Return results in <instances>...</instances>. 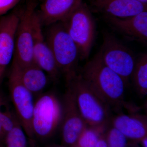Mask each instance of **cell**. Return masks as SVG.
<instances>
[{"instance_id": "cell-1", "label": "cell", "mask_w": 147, "mask_h": 147, "mask_svg": "<svg viewBox=\"0 0 147 147\" xmlns=\"http://www.w3.org/2000/svg\"><path fill=\"white\" fill-rule=\"evenodd\" d=\"M96 94L111 108L135 110L124 100L126 84L122 78L103 63L97 53L79 73Z\"/></svg>"}, {"instance_id": "cell-2", "label": "cell", "mask_w": 147, "mask_h": 147, "mask_svg": "<svg viewBox=\"0 0 147 147\" xmlns=\"http://www.w3.org/2000/svg\"><path fill=\"white\" fill-rule=\"evenodd\" d=\"M73 92L83 119L88 126L104 132L110 125V108L82 78L78 72L66 82Z\"/></svg>"}, {"instance_id": "cell-3", "label": "cell", "mask_w": 147, "mask_h": 147, "mask_svg": "<svg viewBox=\"0 0 147 147\" xmlns=\"http://www.w3.org/2000/svg\"><path fill=\"white\" fill-rule=\"evenodd\" d=\"M51 26L46 40L58 68L67 82L78 73L79 50L61 22Z\"/></svg>"}, {"instance_id": "cell-4", "label": "cell", "mask_w": 147, "mask_h": 147, "mask_svg": "<svg viewBox=\"0 0 147 147\" xmlns=\"http://www.w3.org/2000/svg\"><path fill=\"white\" fill-rule=\"evenodd\" d=\"M79 50L80 59H88L96 36L95 22L88 7L83 2L62 22Z\"/></svg>"}, {"instance_id": "cell-5", "label": "cell", "mask_w": 147, "mask_h": 147, "mask_svg": "<svg viewBox=\"0 0 147 147\" xmlns=\"http://www.w3.org/2000/svg\"><path fill=\"white\" fill-rule=\"evenodd\" d=\"M62 105L53 92L40 94L34 102L32 120L34 137L39 139L49 138L60 125Z\"/></svg>"}, {"instance_id": "cell-6", "label": "cell", "mask_w": 147, "mask_h": 147, "mask_svg": "<svg viewBox=\"0 0 147 147\" xmlns=\"http://www.w3.org/2000/svg\"><path fill=\"white\" fill-rule=\"evenodd\" d=\"M98 53L103 63L120 76L127 85L136 63L132 51L114 35L105 32Z\"/></svg>"}, {"instance_id": "cell-7", "label": "cell", "mask_w": 147, "mask_h": 147, "mask_svg": "<svg viewBox=\"0 0 147 147\" xmlns=\"http://www.w3.org/2000/svg\"><path fill=\"white\" fill-rule=\"evenodd\" d=\"M36 2L31 0L19 13L15 35V47L12 65L24 67L35 63L33 57L34 19L36 13Z\"/></svg>"}, {"instance_id": "cell-8", "label": "cell", "mask_w": 147, "mask_h": 147, "mask_svg": "<svg viewBox=\"0 0 147 147\" xmlns=\"http://www.w3.org/2000/svg\"><path fill=\"white\" fill-rule=\"evenodd\" d=\"M8 86L17 118L26 135L33 139L32 120L35 102L34 95L22 84L17 69L12 65L9 77Z\"/></svg>"}, {"instance_id": "cell-9", "label": "cell", "mask_w": 147, "mask_h": 147, "mask_svg": "<svg viewBox=\"0 0 147 147\" xmlns=\"http://www.w3.org/2000/svg\"><path fill=\"white\" fill-rule=\"evenodd\" d=\"M61 105L60 124L63 142L64 144L72 147L88 126L80 114L73 92L68 86H67Z\"/></svg>"}, {"instance_id": "cell-10", "label": "cell", "mask_w": 147, "mask_h": 147, "mask_svg": "<svg viewBox=\"0 0 147 147\" xmlns=\"http://www.w3.org/2000/svg\"><path fill=\"white\" fill-rule=\"evenodd\" d=\"M42 26L38 13L36 12L34 19V61L54 82H57L61 73L50 46L43 36Z\"/></svg>"}, {"instance_id": "cell-11", "label": "cell", "mask_w": 147, "mask_h": 147, "mask_svg": "<svg viewBox=\"0 0 147 147\" xmlns=\"http://www.w3.org/2000/svg\"><path fill=\"white\" fill-rule=\"evenodd\" d=\"M104 18L112 29L127 39L147 44V11L128 18L106 16Z\"/></svg>"}, {"instance_id": "cell-12", "label": "cell", "mask_w": 147, "mask_h": 147, "mask_svg": "<svg viewBox=\"0 0 147 147\" xmlns=\"http://www.w3.org/2000/svg\"><path fill=\"white\" fill-rule=\"evenodd\" d=\"M19 13H12L0 18V81L14 56L15 35Z\"/></svg>"}, {"instance_id": "cell-13", "label": "cell", "mask_w": 147, "mask_h": 147, "mask_svg": "<svg viewBox=\"0 0 147 147\" xmlns=\"http://www.w3.org/2000/svg\"><path fill=\"white\" fill-rule=\"evenodd\" d=\"M92 5L104 16L123 18L147 11V4L136 0H91Z\"/></svg>"}, {"instance_id": "cell-14", "label": "cell", "mask_w": 147, "mask_h": 147, "mask_svg": "<svg viewBox=\"0 0 147 147\" xmlns=\"http://www.w3.org/2000/svg\"><path fill=\"white\" fill-rule=\"evenodd\" d=\"M84 0H45L38 13L42 25L63 22Z\"/></svg>"}, {"instance_id": "cell-15", "label": "cell", "mask_w": 147, "mask_h": 147, "mask_svg": "<svg viewBox=\"0 0 147 147\" xmlns=\"http://www.w3.org/2000/svg\"><path fill=\"white\" fill-rule=\"evenodd\" d=\"M110 125L118 129L128 139L141 141L147 137V121L145 116L119 114L111 117Z\"/></svg>"}, {"instance_id": "cell-16", "label": "cell", "mask_w": 147, "mask_h": 147, "mask_svg": "<svg viewBox=\"0 0 147 147\" xmlns=\"http://www.w3.org/2000/svg\"><path fill=\"white\" fill-rule=\"evenodd\" d=\"M18 71L22 84L33 94H40L48 83V76L35 63L24 67L12 65Z\"/></svg>"}, {"instance_id": "cell-17", "label": "cell", "mask_w": 147, "mask_h": 147, "mask_svg": "<svg viewBox=\"0 0 147 147\" xmlns=\"http://www.w3.org/2000/svg\"><path fill=\"white\" fill-rule=\"evenodd\" d=\"M131 79L137 93L142 97L147 94V54L144 53L136 59Z\"/></svg>"}, {"instance_id": "cell-18", "label": "cell", "mask_w": 147, "mask_h": 147, "mask_svg": "<svg viewBox=\"0 0 147 147\" xmlns=\"http://www.w3.org/2000/svg\"><path fill=\"white\" fill-rule=\"evenodd\" d=\"M6 147H28L26 134L18 121L13 128L5 134Z\"/></svg>"}, {"instance_id": "cell-19", "label": "cell", "mask_w": 147, "mask_h": 147, "mask_svg": "<svg viewBox=\"0 0 147 147\" xmlns=\"http://www.w3.org/2000/svg\"><path fill=\"white\" fill-rule=\"evenodd\" d=\"M104 132L97 129L87 126L83 130L72 147H95Z\"/></svg>"}, {"instance_id": "cell-20", "label": "cell", "mask_w": 147, "mask_h": 147, "mask_svg": "<svg viewBox=\"0 0 147 147\" xmlns=\"http://www.w3.org/2000/svg\"><path fill=\"white\" fill-rule=\"evenodd\" d=\"M18 121L16 114L11 110L7 103L0 97V121L5 135Z\"/></svg>"}, {"instance_id": "cell-21", "label": "cell", "mask_w": 147, "mask_h": 147, "mask_svg": "<svg viewBox=\"0 0 147 147\" xmlns=\"http://www.w3.org/2000/svg\"><path fill=\"white\" fill-rule=\"evenodd\" d=\"M104 136L108 147H126L127 138L118 129L110 125Z\"/></svg>"}, {"instance_id": "cell-22", "label": "cell", "mask_w": 147, "mask_h": 147, "mask_svg": "<svg viewBox=\"0 0 147 147\" xmlns=\"http://www.w3.org/2000/svg\"><path fill=\"white\" fill-rule=\"evenodd\" d=\"M20 0H0V15L6 13L13 8Z\"/></svg>"}, {"instance_id": "cell-23", "label": "cell", "mask_w": 147, "mask_h": 147, "mask_svg": "<svg viewBox=\"0 0 147 147\" xmlns=\"http://www.w3.org/2000/svg\"><path fill=\"white\" fill-rule=\"evenodd\" d=\"M103 134L100 136V139L98 140L95 147H108Z\"/></svg>"}, {"instance_id": "cell-24", "label": "cell", "mask_w": 147, "mask_h": 147, "mask_svg": "<svg viewBox=\"0 0 147 147\" xmlns=\"http://www.w3.org/2000/svg\"><path fill=\"white\" fill-rule=\"evenodd\" d=\"M5 137V134L3 130L1 121H0V140L3 139V138H4Z\"/></svg>"}, {"instance_id": "cell-25", "label": "cell", "mask_w": 147, "mask_h": 147, "mask_svg": "<svg viewBox=\"0 0 147 147\" xmlns=\"http://www.w3.org/2000/svg\"><path fill=\"white\" fill-rule=\"evenodd\" d=\"M142 145L144 147H147V137H144L142 139Z\"/></svg>"}, {"instance_id": "cell-26", "label": "cell", "mask_w": 147, "mask_h": 147, "mask_svg": "<svg viewBox=\"0 0 147 147\" xmlns=\"http://www.w3.org/2000/svg\"><path fill=\"white\" fill-rule=\"evenodd\" d=\"M136 1L145 4H147V0H136Z\"/></svg>"}, {"instance_id": "cell-27", "label": "cell", "mask_w": 147, "mask_h": 147, "mask_svg": "<svg viewBox=\"0 0 147 147\" xmlns=\"http://www.w3.org/2000/svg\"><path fill=\"white\" fill-rule=\"evenodd\" d=\"M50 147H65L61 146H50Z\"/></svg>"}]
</instances>
